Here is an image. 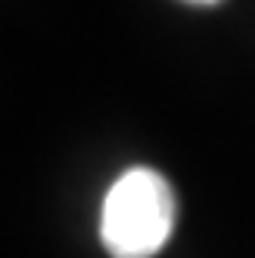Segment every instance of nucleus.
Wrapping results in <instances>:
<instances>
[{
  "label": "nucleus",
  "instance_id": "f257e3e1",
  "mask_svg": "<svg viewBox=\"0 0 255 258\" xmlns=\"http://www.w3.org/2000/svg\"><path fill=\"white\" fill-rule=\"evenodd\" d=\"M176 192L163 172L133 166L110 185L99 212V242L110 258H152L176 228Z\"/></svg>",
  "mask_w": 255,
  "mask_h": 258
},
{
  "label": "nucleus",
  "instance_id": "f03ea898",
  "mask_svg": "<svg viewBox=\"0 0 255 258\" xmlns=\"http://www.w3.org/2000/svg\"><path fill=\"white\" fill-rule=\"evenodd\" d=\"M182 4H192V7H216L222 0H182Z\"/></svg>",
  "mask_w": 255,
  "mask_h": 258
}]
</instances>
